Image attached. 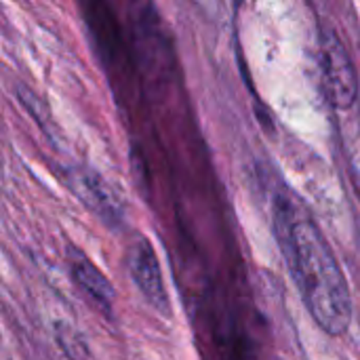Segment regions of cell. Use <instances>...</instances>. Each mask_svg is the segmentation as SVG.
Wrapping results in <instances>:
<instances>
[{
    "label": "cell",
    "mask_w": 360,
    "mask_h": 360,
    "mask_svg": "<svg viewBox=\"0 0 360 360\" xmlns=\"http://www.w3.org/2000/svg\"><path fill=\"white\" fill-rule=\"evenodd\" d=\"M274 232L293 283L314 323L331 338L352 325V295L340 262L314 219L293 200L276 196Z\"/></svg>",
    "instance_id": "obj_1"
},
{
    "label": "cell",
    "mask_w": 360,
    "mask_h": 360,
    "mask_svg": "<svg viewBox=\"0 0 360 360\" xmlns=\"http://www.w3.org/2000/svg\"><path fill=\"white\" fill-rule=\"evenodd\" d=\"M323 74L331 103L338 110L352 108L359 97V76L348 49L333 32L323 34Z\"/></svg>",
    "instance_id": "obj_2"
},
{
    "label": "cell",
    "mask_w": 360,
    "mask_h": 360,
    "mask_svg": "<svg viewBox=\"0 0 360 360\" xmlns=\"http://www.w3.org/2000/svg\"><path fill=\"white\" fill-rule=\"evenodd\" d=\"M127 268H129V274H131L133 283L141 291L143 300L158 314L169 316L171 314V302H169V293H167V287H165L160 262H158L156 251H154V247L150 245L148 238L137 236L129 245Z\"/></svg>",
    "instance_id": "obj_3"
},
{
    "label": "cell",
    "mask_w": 360,
    "mask_h": 360,
    "mask_svg": "<svg viewBox=\"0 0 360 360\" xmlns=\"http://www.w3.org/2000/svg\"><path fill=\"white\" fill-rule=\"evenodd\" d=\"M65 181H68V188L74 192V196L91 213H95L103 224H108L110 228L122 226V219H124L122 202L101 175H97L91 169L78 167V169L68 171Z\"/></svg>",
    "instance_id": "obj_4"
},
{
    "label": "cell",
    "mask_w": 360,
    "mask_h": 360,
    "mask_svg": "<svg viewBox=\"0 0 360 360\" xmlns=\"http://www.w3.org/2000/svg\"><path fill=\"white\" fill-rule=\"evenodd\" d=\"M72 278H74L76 287L82 293H86L108 314L114 310L116 291H114L112 283L105 278V274L101 270H97L89 259H78L72 264Z\"/></svg>",
    "instance_id": "obj_5"
},
{
    "label": "cell",
    "mask_w": 360,
    "mask_h": 360,
    "mask_svg": "<svg viewBox=\"0 0 360 360\" xmlns=\"http://www.w3.org/2000/svg\"><path fill=\"white\" fill-rule=\"evenodd\" d=\"M53 338H55L59 350L63 352V356L68 360H93L86 340L70 323L55 321L53 323Z\"/></svg>",
    "instance_id": "obj_6"
},
{
    "label": "cell",
    "mask_w": 360,
    "mask_h": 360,
    "mask_svg": "<svg viewBox=\"0 0 360 360\" xmlns=\"http://www.w3.org/2000/svg\"><path fill=\"white\" fill-rule=\"evenodd\" d=\"M205 17L215 19L221 11V0H190Z\"/></svg>",
    "instance_id": "obj_7"
}]
</instances>
